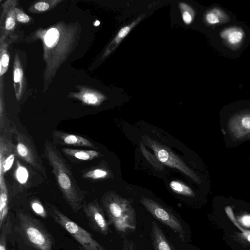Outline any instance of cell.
Wrapping results in <instances>:
<instances>
[{"label":"cell","instance_id":"cell-1","mask_svg":"<svg viewBox=\"0 0 250 250\" xmlns=\"http://www.w3.org/2000/svg\"><path fill=\"white\" fill-rule=\"evenodd\" d=\"M80 27L78 23L66 24L62 21L34 32L33 39L41 40L43 45V78L46 85L78 45Z\"/></svg>","mask_w":250,"mask_h":250},{"label":"cell","instance_id":"cell-2","mask_svg":"<svg viewBox=\"0 0 250 250\" xmlns=\"http://www.w3.org/2000/svg\"><path fill=\"white\" fill-rule=\"evenodd\" d=\"M44 157L52 168L63 198L75 213L83 208L85 196L77 183L66 160L53 143L47 140L44 145Z\"/></svg>","mask_w":250,"mask_h":250},{"label":"cell","instance_id":"cell-3","mask_svg":"<svg viewBox=\"0 0 250 250\" xmlns=\"http://www.w3.org/2000/svg\"><path fill=\"white\" fill-rule=\"evenodd\" d=\"M101 201L109 223L118 232L125 233L136 229V211L128 200L110 191L102 196Z\"/></svg>","mask_w":250,"mask_h":250},{"label":"cell","instance_id":"cell-4","mask_svg":"<svg viewBox=\"0 0 250 250\" xmlns=\"http://www.w3.org/2000/svg\"><path fill=\"white\" fill-rule=\"evenodd\" d=\"M17 217V229L28 245L36 250H53V237L40 220L21 210Z\"/></svg>","mask_w":250,"mask_h":250},{"label":"cell","instance_id":"cell-5","mask_svg":"<svg viewBox=\"0 0 250 250\" xmlns=\"http://www.w3.org/2000/svg\"><path fill=\"white\" fill-rule=\"evenodd\" d=\"M45 204L47 211L53 220L72 236L83 250H106L90 233L71 220L56 207L47 203Z\"/></svg>","mask_w":250,"mask_h":250},{"label":"cell","instance_id":"cell-6","mask_svg":"<svg viewBox=\"0 0 250 250\" xmlns=\"http://www.w3.org/2000/svg\"><path fill=\"white\" fill-rule=\"evenodd\" d=\"M142 141L144 145L153 151L157 158L164 165L179 170L197 183L201 182L196 173L167 146L146 135L142 136Z\"/></svg>","mask_w":250,"mask_h":250},{"label":"cell","instance_id":"cell-7","mask_svg":"<svg viewBox=\"0 0 250 250\" xmlns=\"http://www.w3.org/2000/svg\"><path fill=\"white\" fill-rule=\"evenodd\" d=\"M12 130L15 134L16 141L14 146L15 154L46 177V169L33 142L27 136L15 128Z\"/></svg>","mask_w":250,"mask_h":250},{"label":"cell","instance_id":"cell-8","mask_svg":"<svg viewBox=\"0 0 250 250\" xmlns=\"http://www.w3.org/2000/svg\"><path fill=\"white\" fill-rule=\"evenodd\" d=\"M140 201L155 219L178 233L181 239L184 238L185 231L180 221L170 211L148 197L143 196Z\"/></svg>","mask_w":250,"mask_h":250},{"label":"cell","instance_id":"cell-9","mask_svg":"<svg viewBox=\"0 0 250 250\" xmlns=\"http://www.w3.org/2000/svg\"><path fill=\"white\" fill-rule=\"evenodd\" d=\"M83 210L88 220L89 227L103 235L110 232L109 223L106 219L103 208L96 200L84 203Z\"/></svg>","mask_w":250,"mask_h":250},{"label":"cell","instance_id":"cell-10","mask_svg":"<svg viewBox=\"0 0 250 250\" xmlns=\"http://www.w3.org/2000/svg\"><path fill=\"white\" fill-rule=\"evenodd\" d=\"M17 0H8L1 5L2 11L0 19V35L7 40L11 37L16 26L15 9Z\"/></svg>","mask_w":250,"mask_h":250},{"label":"cell","instance_id":"cell-11","mask_svg":"<svg viewBox=\"0 0 250 250\" xmlns=\"http://www.w3.org/2000/svg\"><path fill=\"white\" fill-rule=\"evenodd\" d=\"M52 137L55 145L97 148L91 141L78 135L54 130L52 132Z\"/></svg>","mask_w":250,"mask_h":250},{"label":"cell","instance_id":"cell-12","mask_svg":"<svg viewBox=\"0 0 250 250\" xmlns=\"http://www.w3.org/2000/svg\"><path fill=\"white\" fill-rule=\"evenodd\" d=\"M75 87L79 91L69 93V97L78 100L85 104L99 106L106 99L104 94L90 87L83 85H76Z\"/></svg>","mask_w":250,"mask_h":250},{"label":"cell","instance_id":"cell-13","mask_svg":"<svg viewBox=\"0 0 250 250\" xmlns=\"http://www.w3.org/2000/svg\"><path fill=\"white\" fill-rule=\"evenodd\" d=\"M151 238L154 250H175L157 223H151Z\"/></svg>","mask_w":250,"mask_h":250},{"label":"cell","instance_id":"cell-14","mask_svg":"<svg viewBox=\"0 0 250 250\" xmlns=\"http://www.w3.org/2000/svg\"><path fill=\"white\" fill-rule=\"evenodd\" d=\"M14 88L16 99L20 101L24 90V79L23 69L19 56L16 53L13 65Z\"/></svg>","mask_w":250,"mask_h":250},{"label":"cell","instance_id":"cell-15","mask_svg":"<svg viewBox=\"0 0 250 250\" xmlns=\"http://www.w3.org/2000/svg\"><path fill=\"white\" fill-rule=\"evenodd\" d=\"M64 155L73 162H81L93 160L100 155L95 150H85L64 147L61 149Z\"/></svg>","mask_w":250,"mask_h":250},{"label":"cell","instance_id":"cell-16","mask_svg":"<svg viewBox=\"0 0 250 250\" xmlns=\"http://www.w3.org/2000/svg\"><path fill=\"white\" fill-rule=\"evenodd\" d=\"M145 16V14H143L134 21H133L130 24L125 26L119 30L116 36L114 37L113 40L108 44L105 49L103 56L102 59H103L108 56L112 53L115 49L117 47L121 41L128 34L130 31L142 20Z\"/></svg>","mask_w":250,"mask_h":250},{"label":"cell","instance_id":"cell-17","mask_svg":"<svg viewBox=\"0 0 250 250\" xmlns=\"http://www.w3.org/2000/svg\"><path fill=\"white\" fill-rule=\"evenodd\" d=\"M220 36L228 44L236 46L243 41L244 32L240 27H231L224 29L220 33Z\"/></svg>","mask_w":250,"mask_h":250},{"label":"cell","instance_id":"cell-18","mask_svg":"<svg viewBox=\"0 0 250 250\" xmlns=\"http://www.w3.org/2000/svg\"><path fill=\"white\" fill-rule=\"evenodd\" d=\"M0 228L6 221L8 213V192L3 180L0 181Z\"/></svg>","mask_w":250,"mask_h":250},{"label":"cell","instance_id":"cell-19","mask_svg":"<svg viewBox=\"0 0 250 250\" xmlns=\"http://www.w3.org/2000/svg\"><path fill=\"white\" fill-rule=\"evenodd\" d=\"M8 43L5 38L0 36V76L7 71L9 63V55L8 51Z\"/></svg>","mask_w":250,"mask_h":250},{"label":"cell","instance_id":"cell-20","mask_svg":"<svg viewBox=\"0 0 250 250\" xmlns=\"http://www.w3.org/2000/svg\"><path fill=\"white\" fill-rule=\"evenodd\" d=\"M62 0H42L33 3L29 8L28 11L32 13H41L47 11L55 7Z\"/></svg>","mask_w":250,"mask_h":250},{"label":"cell","instance_id":"cell-21","mask_svg":"<svg viewBox=\"0 0 250 250\" xmlns=\"http://www.w3.org/2000/svg\"><path fill=\"white\" fill-rule=\"evenodd\" d=\"M108 174V172L105 169L94 167L83 170L82 176L85 179L98 180L106 178Z\"/></svg>","mask_w":250,"mask_h":250},{"label":"cell","instance_id":"cell-22","mask_svg":"<svg viewBox=\"0 0 250 250\" xmlns=\"http://www.w3.org/2000/svg\"><path fill=\"white\" fill-rule=\"evenodd\" d=\"M205 20L210 24H215L226 21L227 16L221 9L215 8L207 12Z\"/></svg>","mask_w":250,"mask_h":250},{"label":"cell","instance_id":"cell-23","mask_svg":"<svg viewBox=\"0 0 250 250\" xmlns=\"http://www.w3.org/2000/svg\"><path fill=\"white\" fill-rule=\"evenodd\" d=\"M140 149L145 158L157 170H163L164 165L157 158L155 155H153L146 148L144 144L141 141L139 143Z\"/></svg>","mask_w":250,"mask_h":250},{"label":"cell","instance_id":"cell-24","mask_svg":"<svg viewBox=\"0 0 250 250\" xmlns=\"http://www.w3.org/2000/svg\"><path fill=\"white\" fill-rule=\"evenodd\" d=\"M169 186L175 193L188 197H194V193L187 185L178 180L172 181Z\"/></svg>","mask_w":250,"mask_h":250},{"label":"cell","instance_id":"cell-25","mask_svg":"<svg viewBox=\"0 0 250 250\" xmlns=\"http://www.w3.org/2000/svg\"><path fill=\"white\" fill-rule=\"evenodd\" d=\"M11 223L9 218H7L0 229V250H8L7 239L8 235L10 233Z\"/></svg>","mask_w":250,"mask_h":250},{"label":"cell","instance_id":"cell-26","mask_svg":"<svg viewBox=\"0 0 250 250\" xmlns=\"http://www.w3.org/2000/svg\"><path fill=\"white\" fill-rule=\"evenodd\" d=\"M179 6L184 23L186 24H190L194 20L195 15L194 10L190 6L184 2L179 3Z\"/></svg>","mask_w":250,"mask_h":250},{"label":"cell","instance_id":"cell-27","mask_svg":"<svg viewBox=\"0 0 250 250\" xmlns=\"http://www.w3.org/2000/svg\"><path fill=\"white\" fill-rule=\"evenodd\" d=\"M31 207L33 211L38 215L42 218H46L47 216V211L38 199H34L31 202Z\"/></svg>","mask_w":250,"mask_h":250},{"label":"cell","instance_id":"cell-28","mask_svg":"<svg viewBox=\"0 0 250 250\" xmlns=\"http://www.w3.org/2000/svg\"><path fill=\"white\" fill-rule=\"evenodd\" d=\"M225 211L229 219L238 229H239L242 232H244L246 230V229H244L237 221L234 216L233 210L230 206H227L225 208Z\"/></svg>","mask_w":250,"mask_h":250},{"label":"cell","instance_id":"cell-29","mask_svg":"<svg viewBox=\"0 0 250 250\" xmlns=\"http://www.w3.org/2000/svg\"><path fill=\"white\" fill-rule=\"evenodd\" d=\"M17 21L22 23H27L30 21V18L21 9L16 7L15 9Z\"/></svg>","mask_w":250,"mask_h":250},{"label":"cell","instance_id":"cell-30","mask_svg":"<svg viewBox=\"0 0 250 250\" xmlns=\"http://www.w3.org/2000/svg\"><path fill=\"white\" fill-rule=\"evenodd\" d=\"M239 222L244 227H250V215L245 214L239 218Z\"/></svg>","mask_w":250,"mask_h":250},{"label":"cell","instance_id":"cell-31","mask_svg":"<svg viewBox=\"0 0 250 250\" xmlns=\"http://www.w3.org/2000/svg\"><path fill=\"white\" fill-rule=\"evenodd\" d=\"M124 250H137L132 241L125 239L124 241Z\"/></svg>","mask_w":250,"mask_h":250},{"label":"cell","instance_id":"cell-32","mask_svg":"<svg viewBox=\"0 0 250 250\" xmlns=\"http://www.w3.org/2000/svg\"><path fill=\"white\" fill-rule=\"evenodd\" d=\"M242 125L246 129H250V117L246 116L241 120Z\"/></svg>","mask_w":250,"mask_h":250},{"label":"cell","instance_id":"cell-33","mask_svg":"<svg viewBox=\"0 0 250 250\" xmlns=\"http://www.w3.org/2000/svg\"><path fill=\"white\" fill-rule=\"evenodd\" d=\"M243 236L245 238H246L247 241L250 242V231L247 230L243 232Z\"/></svg>","mask_w":250,"mask_h":250},{"label":"cell","instance_id":"cell-34","mask_svg":"<svg viewBox=\"0 0 250 250\" xmlns=\"http://www.w3.org/2000/svg\"><path fill=\"white\" fill-rule=\"evenodd\" d=\"M99 24H100V22L98 21H96L95 22L94 25L95 26H98Z\"/></svg>","mask_w":250,"mask_h":250}]
</instances>
